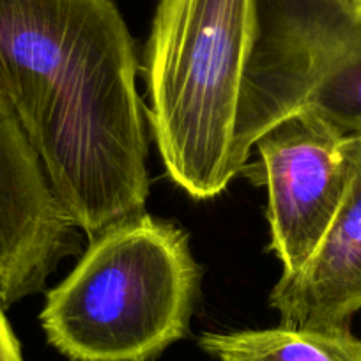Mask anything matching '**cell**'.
<instances>
[{"label": "cell", "mask_w": 361, "mask_h": 361, "mask_svg": "<svg viewBox=\"0 0 361 361\" xmlns=\"http://www.w3.org/2000/svg\"><path fill=\"white\" fill-rule=\"evenodd\" d=\"M276 2L307 62L300 112L338 137H361V22L335 0Z\"/></svg>", "instance_id": "cell-7"}, {"label": "cell", "mask_w": 361, "mask_h": 361, "mask_svg": "<svg viewBox=\"0 0 361 361\" xmlns=\"http://www.w3.org/2000/svg\"><path fill=\"white\" fill-rule=\"evenodd\" d=\"M335 2H338L354 20L361 22V0H335Z\"/></svg>", "instance_id": "cell-10"}, {"label": "cell", "mask_w": 361, "mask_h": 361, "mask_svg": "<svg viewBox=\"0 0 361 361\" xmlns=\"http://www.w3.org/2000/svg\"><path fill=\"white\" fill-rule=\"evenodd\" d=\"M349 180L314 255L282 275L269 305L289 328H338L361 310V137L345 138Z\"/></svg>", "instance_id": "cell-6"}, {"label": "cell", "mask_w": 361, "mask_h": 361, "mask_svg": "<svg viewBox=\"0 0 361 361\" xmlns=\"http://www.w3.org/2000/svg\"><path fill=\"white\" fill-rule=\"evenodd\" d=\"M144 76L163 165L195 200L220 195L300 110L260 0H158Z\"/></svg>", "instance_id": "cell-2"}, {"label": "cell", "mask_w": 361, "mask_h": 361, "mask_svg": "<svg viewBox=\"0 0 361 361\" xmlns=\"http://www.w3.org/2000/svg\"><path fill=\"white\" fill-rule=\"evenodd\" d=\"M199 282L185 232L144 213L90 239L41 326L71 361H151L186 336Z\"/></svg>", "instance_id": "cell-3"}, {"label": "cell", "mask_w": 361, "mask_h": 361, "mask_svg": "<svg viewBox=\"0 0 361 361\" xmlns=\"http://www.w3.org/2000/svg\"><path fill=\"white\" fill-rule=\"evenodd\" d=\"M260 179L267 188L271 250L293 275L328 232L349 180L345 138L317 117L296 112L257 140Z\"/></svg>", "instance_id": "cell-4"}, {"label": "cell", "mask_w": 361, "mask_h": 361, "mask_svg": "<svg viewBox=\"0 0 361 361\" xmlns=\"http://www.w3.org/2000/svg\"><path fill=\"white\" fill-rule=\"evenodd\" d=\"M0 361H23L22 347L0 305Z\"/></svg>", "instance_id": "cell-9"}, {"label": "cell", "mask_w": 361, "mask_h": 361, "mask_svg": "<svg viewBox=\"0 0 361 361\" xmlns=\"http://www.w3.org/2000/svg\"><path fill=\"white\" fill-rule=\"evenodd\" d=\"M199 345L216 361H361V340L349 326L204 333Z\"/></svg>", "instance_id": "cell-8"}, {"label": "cell", "mask_w": 361, "mask_h": 361, "mask_svg": "<svg viewBox=\"0 0 361 361\" xmlns=\"http://www.w3.org/2000/svg\"><path fill=\"white\" fill-rule=\"evenodd\" d=\"M39 158L0 102V305L43 289L51 271L78 248Z\"/></svg>", "instance_id": "cell-5"}, {"label": "cell", "mask_w": 361, "mask_h": 361, "mask_svg": "<svg viewBox=\"0 0 361 361\" xmlns=\"http://www.w3.org/2000/svg\"><path fill=\"white\" fill-rule=\"evenodd\" d=\"M137 71L114 0H0V102L89 239L145 213Z\"/></svg>", "instance_id": "cell-1"}]
</instances>
